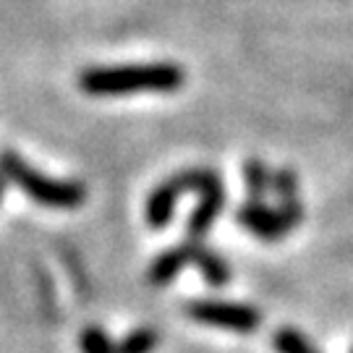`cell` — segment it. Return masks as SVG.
<instances>
[{
	"instance_id": "3",
	"label": "cell",
	"mask_w": 353,
	"mask_h": 353,
	"mask_svg": "<svg viewBox=\"0 0 353 353\" xmlns=\"http://www.w3.org/2000/svg\"><path fill=\"white\" fill-rule=\"evenodd\" d=\"M178 183L183 194L186 191H196L199 194V204L191 210L189 220H186V236L191 241H202L212 225L217 223V217L225 207V189H223V178L217 170L210 168H189L176 173Z\"/></svg>"
},
{
	"instance_id": "6",
	"label": "cell",
	"mask_w": 353,
	"mask_h": 353,
	"mask_svg": "<svg viewBox=\"0 0 353 353\" xmlns=\"http://www.w3.org/2000/svg\"><path fill=\"white\" fill-rule=\"evenodd\" d=\"M181 194H183V189H181L176 176L165 178L152 189V194L147 196V204H144V220L152 230H163V228L170 225Z\"/></svg>"
},
{
	"instance_id": "14",
	"label": "cell",
	"mask_w": 353,
	"mask_h": 353,
	"mask_svg": "<svg viewBox=\"0 0 353 353\" xmlns=\"http://www.w3.org/2000/svg\"><path fill=\"white\" fill-rule=\"evenodd\" d=\"M6 183H8V181L0 176V202H3V191H6Z\"/></svg>"
},
{
	"instance_id": "1",
	"label": "cell",
	"mask_w": 353,
	"mask_h": 353,
	"mask_svg": "<svg viewBox=\"0 0 353 353\" xmlns=\"http://www.w3.org/2000/svg\"><path fill=\"white\" fill-rule=\"evenodd\" d=\"M186 74L178 63H123L94 65L79 76V89L92 97H121L134 92H178Z\"/></svg>"
},
{
	"instance_id": "2",
	"label": "cell",
	"mask_w": 353,
	"mask_h": 353,
	"mask_svg": "<svg viewBox=\"0 0 353 353\" xmlns=\"http://www.w3.org/2000/svg\"><path fill=\"white\" fill-rule=\"evenodd\" d=\"M0 176L24 191L34 204L48 210H76L87 199V189L79 181L45 176L13 150H0Z\"/></svg>"
},
{
	"instance_id": "10",
	"label": "cell",
	"mask_w": 353,
	"mask_h": 353,
	"mask_svg": "<svg viewBox=\"0 0 353 353\" xmlns=\"http://www.w3.org/2000/svg\"><path fill=\"white\" fill-rule=\"evenodd\" d=\"M243 186L249 194V202H265V196L272 191V170L265 165L262 157H249L243 165Z\"/></svg>"
},
{
	"instance_id": "8",
	"label": "cell",
	"mask_w": 353,
	"mask_h": 353,
	"mask_svg": "<svg viewBox=\"0 0 353 353\" xmlns=\"http://www.w3.org/2000/svg\"><path fill=\"white\" fill-rule=\"evenodd\" d=\"M272 191L280 199L278 210L285 217L290 228H296L303 220V204L301 194H299V176L290 168H278L272 173Z\"/></svg>"
},
{
	"instance_id": "15",
	"label": "cell",
	"mask_w": 353,
	"mask_h": 353,
	"mask_svg": "<svg viewBox=\"0 0 353 353\" xmlns=\"http://www.w3.org/2000/svg\"><path fill=\"white\" fill-rule=\"evenodd\" d=\"M351 353H353V348H351Z\"/></svg>"
},
{
	"instance_id": "4",
	"label": "cell",
	"mask_w": 353,
	"mask_h": 353,
	"mask_svg": "<svg viewBox=\"0 0 353 353\" xmlns=\"http://www.w3.org/2000/svg\"><path fill=\"white\" fill-rule=\"evenodd\" d=\"M186 316L207 327L228 330L236 335H254L262 327V312L249 303L239 301H220V299H194L183 303Z\"/></svg>"
},
{
	"instance_id": "13",
	"label": "cell",
	"mask_w": 353,
	"mask_h": 353,
	"mask_svg": "<svg viewBox=\"0 0 353 353\" xmlns=\"http://www.w3.org/2000/svg\"><path fill=\"white\" fill-rule=\"evenodd\" d=\"M272 345H275L278 353H319L299 330H293V327H280L278 332L272 335Z\"/></svg>"
},
{
	"instance_id": "7",
	"label": "cell",
	"mask_w": 353,
	"mask_h": 353,
	"mask_svg": "<svg viewBox=\"0 0 353 353\" xmlns=\"http://www.w3.org/2000/svg\"><path fill=\"white\" fill-rule=\"evenodd\" d=\"M189 265H194V241L186 239L154 256V262L147 270V280H150L152 285L163 288L170 280H176Z\"/></svg>"
},
{
	"instance_id": "11",
	"label": "cell",
	"mask_w": 353,
	"mask_h": 353,
	"mask_svg": "<svg viewBox=\"0 0 353 353\" xmlns=\"http://www.w3.org/2000/svg\"><path fill=\"white\" fill-rule=\"evenodd\" d=\"M79 351L81 353H118V343L100 327V325H89L79 335Z\"/></svg>"
},
{
	"instance_id": "9",
	"label": "cell",
	"mask_w": 353,
	"mask_h": 353,
	"mask_svg": "<svg viewBox=\"0 0 353 353\" xmlns=\"http://www.w3.org/2000/svg\"><path fill=\"white\" fill-rule=\"evenodd\" d=\"M194 267L202 272V278L212 285V288H225L233 272L228 262L214 252V249H207L202 241H194Z\"/></svg>"
},
{
	"instance_id": "12",
	"label": "cell",
	"mask_w": 353,
	"mask_h": 353,
	"mask_svg": "<svg viewBox=\"0 0 353 353\" xmlns=\"http://www.w3.org/2000/svg\"><path fill=\"white\" fill-rule=\"evenodd\" d=\"M157 343H160V332L154 327H137L118 343V353H152L157 348Z\"/></svg>"
},
{
	"instance_id": "5",
	"label": "cell",
	"mask_w": 353,
	"mask_h": 353,
	"mask_svg": "<svg viewBox=\"0 0 353 353\" xmlns=\"http://www.w3.org/2000/svg\"><path fill=\"white\" fill-rule=\"evenodd\" d=\"M236 220H239L241 228H246L249 233H254L256 239L262 241H280L288 230H293L285 223V217L280 214V210H272L265 202H249L246 199L239 207Z\"/></svg>"
}]
</instances>
